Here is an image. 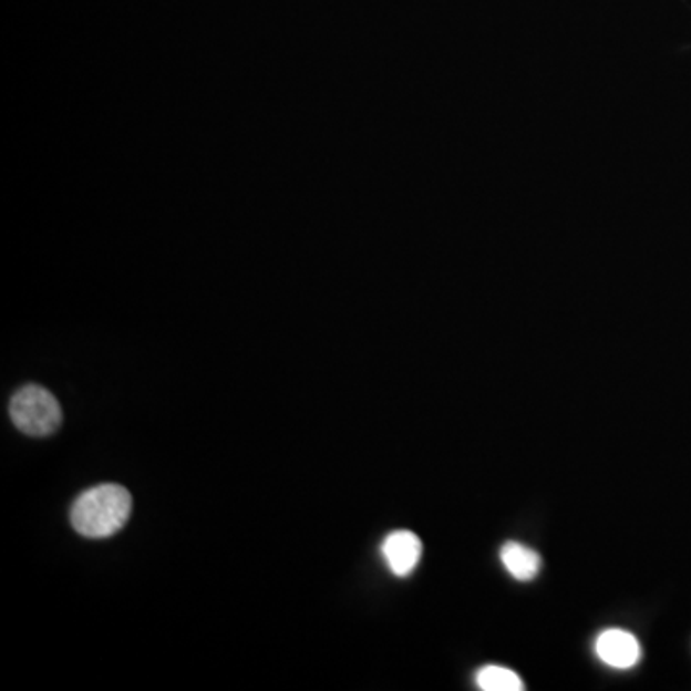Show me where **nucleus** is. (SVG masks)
I'll return each instance as SVG.
<instances>
[{"mask_svg":"<svg viewBox=\"0 0 691 691\" xmlns=\"http://www.w3.org/2000/svg\"><path fill=\"white\" fill-rule=\"evenodd\" d=\"M133 499L120 484L86 489L72 507V525L86 538H109L130 520Z\"/></svg>","mask_w":691,"mask_h":691,"instance_id":"f257e3e1","label":"nucleus"},{"mask_svg":"<svg viewBox=\"0 0 691 691\" xmlns=\"http://www.w3.org/2000/svg\"><path fill=\"white\" fill-rule=\"evenodd\" d=\"M10 417L29 436H49L62 423V410L56 398L43 386H23L10 402Z\"/></svg>","mask_w":691,"mask_h":691,"instance_id":"f03ea898","label":"nucleus"},{"mask_svg":"<svg viewBox=\"0 0 691 691\" xmlns=\"http://www.w3.org/2000/svg\"><path fill=\"white\" fill-rule=\"evenodd\" d=\"M596 656L611 669H632L641 659L640 641L628 630L609 628L596 640Z\"/></svg>","mask_w":691,"mask_h":691,"instance_id":"7ed1b4c3","label":"nucleus"},{"mask_svg":"<svg viewBox=\"0 0 691 691\" xmlns=\"http://www.w3.org/2000/svg\"><path fill=\"white\" fill-rule=\"evenodd\" d=\"M382 555L389 569L403 578V576H410L421 561L423 544L419 540L417 534L411 530H396V533L389 534L382 542Z\"/></svg>","mask_w":691,"mask_h":691,"instance_id":"20e7f679","label":"nucleus"},{"mask_svg":"<svg viewBox=\"0 0 691 691\" xmlns=\"http://www.w3.org/2000/svg\"><path fill=\"white\" fill-rule=\"evenodd\" d=\"M499 559L504 563L505 570L520 582L533 580L542 567L540 555L517 542H507L499 551Z\"/></svg>","mask_w":691,"mask_h":691,"instance_id":"39448f33","label":"nucleus"},{"mask_svg":"<svg viewBox=\"0 0 691 691\" xmlns=\"http://www.w3.org/2000/svg\"><path fill=\"white\" fill-rule=\"evenodd\" d=\"M476 685L484 691H520L525 690L523 680L518 678L517 672L505 667H483L476 672Z\"/></svg>","mask_w":691,"mask_h":691,"instance_id":"423d86ee","label":"nucleus"}]
</instances>
